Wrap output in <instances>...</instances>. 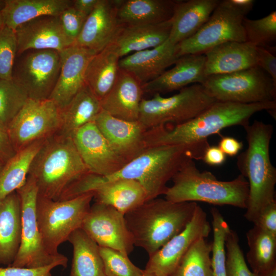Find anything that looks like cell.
Wrapping results in <instances>:
<instances>
[{
    "instance_id": "6da1fadb",
    "label": "cell",
    "mask_w": 276,
    "mask_h": 276,
    "mask_svg": "<svg viewBox=\"0 0 276 276\" xmlns=\"http://www.w3.org/2000/svg\"><path fill=\"white\" fill-rule=\"evenodd\" d=\"M208 142L188 145H162L147 147L139 155L127 163L118 171L107 176L89 173L67 190L71 199L91 192L97 187L118 179H132L144 187L148 200L164 195L171 180L188 160L202 159Z\"/></svg>"
},
{
    "instance_id": "7a4b0ae2",
    "label": "cell",
    "mask_w": 276,
    "mask_h": 276,
    "mask_svg": "<svg viewBox=\"0 0 276 276\" xmlns=\"http://www.w3.org/2000/svg\"><path fill=\"white\" fill-rule=\"evenodd\" d=\"M276 112V101L251 104L216 101L193 119L175 125H164L147 130L146 147L162 145H188L208 141L222 129L236 125L243 127L256 113Z\"/></svg>"
},
{
    "instance_id": "3957f363",
    "label": "cell",
    "mask_w": 276,
    "mask_h": 276,
    "mask_svg": "<svg viewBox=\"0 0 276 276\" xmlns=\"http://www.w3.org/2000/svg\"><path fill=\"white\" fill-rule=\"evenodd\" d=\"M197 205L157 197L127 213L125 220L134 245L152 255L186 227Z\"/></svg>"
},
{
    "instance_id": "277c9868",
    "label": "cell",
    "mask_w": 276,
    "mask_h": 276,
    "mask_svg": "<svg viewBox=\"0 0 276 276\" xmlns=\"http://www.w3.org/2000/svg\"><path fill=\"white\" fill-rule=\"evenodd\" d=\"M243 128L248 146L238 156L237 165L249 186L244 216L252 222L264 207L275 200L276 168L271 163L269 153L273 127L255 120Z\"/></svg>"
},
{
    "instance_id": "5b68a950",
    "label": "cell",
    "mask_w": 276,
    "mask_h": 276,
    "mask_svg": "<svg viewBox=\"0 0 276 276\" xmlns=\"http://www.w3.org/2000/svg\"><path fill=\"white\" fill-rule=\"evenodd\" d=\"M89 173L73 139L57 132L45 140L31 163L28 175L36 183L38 196L59 200L73 184Z\"/></svg>"
},
{
    "instance_id": "8992f818",
    "label": "cell",
    "mask_w": 276,
    "mask_h": 276,
    "mask_svg": "<svg viewBox=\"0 0 276 276\" xmlns=\"http://www.w3.org/2000/svg\"><path fill=\"white\" fill-rule=\"evenodd\" d=\"M165 198L174 202L201 201L246 209L249 193L247 179L242 175L229 181L218 180L211 172L200 171L194 160L186 162L171 179Z\"/></svg>"
},
{
    "instance_id": "52a82bcc",
    "label": "cell",
    "mask_w": 276,
    "mask_h": 276,
    "mask_svg": "<svg viewBox=\"0 0 276 276\" xmlns=\"http://www.w3.org/2000/svg\"><path fill=\"white\" fill-rule=\"evenodd\" d=\"M94 198L92 192L72 199L54 200L37 196L36 220L43 246L48 254L60 256L58 247L81 228Z\"/></svg>"
},
{
    "instance_id": "ba28073f",
    "label": "cell",
    "mask_w": 276,
    "mask_h": 276,
    "mask_svg": "<svg viewBox=\"0 0 276 276\" xmlns=\"http://www.w3.org/2000/svg\"><path fill=\"white\" fill-rule=\"evenodd\" d=\"M216 101L199 83L185 87L169 97L155 94L151 99L142 100L139 121L147 130L180 124L196 117Z\"/></svg>"
},
{
    "instance_id": "9c48e42d",
    "label": "cell",
    "mask_w": 276,
    "mask_h": 276,
    "mask_svg": "<svg viewBox=\"0 0 276 276\" xmlns=\"http://www.w3.org/2000/svg\"><path fill=\"white\" fill-rule=\"evenodd\" d=\"M249 12L243 0L220 1L200 29L176 45L178 56L204 54L214 46L227 41L245 42L242 22Z\"/></svg>"
},
{
    "instance_id": "30bf717a",
    "label": "cell",
    "mask_w": 276,
    "mask_h": 276,
    "mask_svg": "<svg viewBox=\"0 0 276 276\" xmlns=\"http://www.w3.org/2000/svg\"><path fill=\"white\" fill-rule=\"evenodd\" d=\"M201 84L217 101L251 104L276 101V84L258 66L210 75Z\"/></svg>"
},
{
    "instance_id": "8fae6325",
    "label": "cell",
    "mask_w": 276,
    "mask_h": 276,
    "mask_svg": "<svg viewBox=\"0 0 276 276\" xmlns=\"http://www.w3.org/2000/svg\"><path fill=\"white\" fill-rule=\"evenodd\" d=\"M16 191L21 203V242L16 258L10 266L37 268L57 263L66 268L68 263L66 256L51 255L43 246L36 220L38 189L34 180L28 175L24 184Z\"/></svg>"
},
{
    "instance_id": "7c38bea8",
    "label": "cell",
    "mask_w": 276,
    "mask_h": 276,
    "mask_svg": "<svg viewBox=\"0 0 276 276\" xmlns=\"http://www.w3.org/2000/svg\"><path fill=\"white\" fill-rule=\"evenodd\" d=\"M60 68V52L28 50L16 54L12 80L26 91L29 99H49L57 82Z\"/></svg>"
},
{
    "instance_id": "4fadbf2b",
    "label": "cell",
    "mask_w": 276,
    "mask_h": 276,
    "mask_svg": "<svg viewBox=\"0 0 276 276\" xmlns=\"http://www.w3.org/2000/svg\"><path fill=\"white\" fill-rule=\"evenodd\" d=\"M61 125L60 110L54 101L29 98L7 130L16 152L58 132Z\"/></svg>"
},
{
    "instance_id": "5bb4252c",
    "label": "cell",
    "mask_w": 276,
    "mask_h": 276,
    "mask_svg": "<svg viewBox=\"0 0 276 276\" xmlns=\"http://www.w3.org/2000/svg\"><path fill=\"white\" fill-rule=\"evenodd\" d=\"M211 231L206 214L197 205L190 222L152 255L144 271L156 276H172L190 247L200 238H206Z\"/></svg>"
},
{
    "instance_id": "9a60e30c",
    "label": "cell",
    "mask_w": 276,
    "mask_h": 276,
    "mask_svg": "<svg viewBox=\"0 0 276 276\" xmlns=\"http://www.w3.org/2000/svg\"><path fill=\"white\" fill-rule=\"evenodd\" d=\"M81 228L100 247L113 249L128 256L133 250V239L124 215L110 205L95 202Z\"/></svg>"
},
{
    "instance_id": "2e32d148",
    "label": "cell",
    "mask_w": 276,
    "mask_h": 276,
    "mask_svg": "<svg viewBox=\"0 0 276 276\" xmlns=\"http://www.w3.org/2000/svg\"><path fill=\"white\" fill-rule=\"evenodd\" d=\"M72 139L90 173L107 176L118 171L127 163L113 150L94 122L78 129Z\"/></svg>"
},
{
    "instance_id": "e0dca14e",
    "label": "cell",
    "mask_w": 276,
    "mask_h": 276,
    "mask_svg": "<svg viewBox=\"0 0 276 276\" xmlns=\"http://www.w3.org/2000/svg\"><path fill=\"white\" fill-rule=\"evenodd\" d=\"M95 51L73 44L60 52L61 68L55 87L49 99L60 110L65 107L85 83V73Z\"/></svg>"
},
{
    "instance_id": "ac0fdd59",
    "label": "cell",
    "mask_w": 276,
    "mask_h": 276,
    "mask_svg": "<svg viewBox=\"0 0 276 276\" xmlns=\"http://www.w3.org/2000/svg\"><path fill=\"white\" fill-rule=\"evenodd\" d=\"M122 0H99L74 44L98 53L113 40L121 24L117 13Z\"/></svg>"
},
{
    "instance_id": "d6986e66",
    "label": "cell",
    "mask_w": 276,
    "mask_h": 276,
    "mask_svg": "<svg viewBox=\"0 0 276 276\" xmlns=\"http://www.w3.org/2000/svg\"><path fill=\"white\" fill-rule=\"evenodd\" d=\"M94 122L113 150L127 163L146 148L147 130L139 121L120 119L102 110Z\"/></svg>"
},
{
    "instance_id": "ffe728a7",
    "label": "cell",
    "mask_w": 276,
    "mask_h": 276,
    "mask_svg": "<svg viewBox=\"0 0 276 276\" xmlns=\"http://www.w3.org/2000/svg\"><path fill=\"white\" fill-rule=\"evenodd\" d=\"M17 54L28 50L60 52L74 44L65 35L59 16L44 15L19 26L14 31Z\"/></svg>"
},
{
    "instance_id": "44dd1931",
    "label": "cell",
    "mask_w": 276,
    "mask_h": 276,
    "mask_svg": "<svg viewBox=\"0 0 276 276\" xmlns=\"http://www.w3.org/2000/svg\"><path fill=\"white\" fill-rule=\"evenodd\" d=\"M143 94L140 82L120 68L114 84L100 101L102 110L120 119L137 121Z\"/></svg>"
},
{
    "instance_id": "7402d4cb",
    "label": "cell",
    "mask_w": 276,
    "mask_h": 276,
    "mask_svg": "<svg viewBox=\"0 0 276 276\" xmlns=\"http://www.w3.org/2000/svg\"><path fill=\"white\" fill-rule=\"evenodd\" d=\"M176 45L168 39L163 44L120 58L119 67L131 73L142 84L150 82L174 64L179 58Z\"/></svg>"
},
{
    "instance_id": "603a6c76",
    "label": "cell",
    "mask_w": 276,
    "mask_h": 276,
    "mask_svg": "<svg viewBox=\"0 0 276 276\" xmlns=\"http://www.w3.org/2000/svg\"><path fill=\"white\" fill-rule=\"evenodd\" d=\"M205 56L204 54L180 56L174 66L156 79L142 85L144 93L154 95L180 90L190 84H201L204 74Z\"/></svg>"
},
{
    "instance_id": "cb8c5ba5",
    "label": "cell",
    "mask_w": 276,
    "mask_h": 276,
    "mask_svg": "<svg viewBox=\"0 0 276 276\" xmlns=\"http://www.w3.org/2000/svg\"><path fill=\"white\" fill-rule=\"evenodd\" d=\"M204 54L206 77L257 66V47L246 41L225 42L209 49Z\"/></svg>"
},
{
    "instance_id": "d4e9b609",
    "label": "cell",
    "mask_w": 276,
    "mask_h": 276,
    "mask_svg": "<svg viewBox=\"0 0 276 276\" xmlns=\"http://www.w3.org/2000/svg\"><path fill=\"white\" fill-rule=\"evenodd\" d=\"M171 28V19L155 25H122L109 45L121 58L163 44L169 38Z\"/></svg>"
},
{
    "instance_id": "484cf974",
    "label": "cell",
    "mask_w": 276,
    "mask_h": 276,
    "mask_svg": "<svg viewBox=\"0 0 276 276\" xmlns=\"http://www.w3.org/2000/svg\"><path fill=\"white\" fill-rule=\"evenodd\" d=\"M220 0L177 1L168 39L174 44L195 34L208 21Z\"/></svg>"
},
{
    "instance_id": "4316f807",
    "label": "cell",
    "mask_w": 276,
    "mask_h": 276,
    "mask_svg": "<svg viewBox=\"0 0 276 276\" xmlns=\"http://www.w3.org/2000/svg\"><path fill=\"white\" fill-rule=\"evenodd\" d=\"M21 235V203L15 191L0 202V264H12L19 250Z\"/></svg>"
},
{
    "instance_id": "83f0119b",
    "label": "cell",
    "mask_w": 276,
    "mask_h": 276,
    "mask_svg": "<svg viewBox=\"0 0 276 276\" xmlns=\"http://www.w3.org/2000/svg\"><path fill=\"white\" fill-rule=\"evenodd\" d=\"M0 11L3 25L14 31L20 25L44 15L59 16L72 0H4Z\"/></svg>"
},
{
    "instance_id": "f1b7e54d",
    "label": "cell",
    "mask_w": 276,
    "mask_h": 276,
    "mask_svg": "<svg viewBox=\"0 0 276 276\" xmlns=\"http://www.w3.org/2000/svg\"><path fill=\"white\" fill-rule=\"evenodd\" d=\"M91 192L95 202L110 205L124 215L148 200L144 187L132 179L107 182Z\"/></svg>"
},
{
    "instance_id": "f546056e",
    "label": "cell",
    "mask_w": 276,
    "mask_h": 276,
    "mask_svg": "<svg viewBox=\"0 0 276 276\" xmlns=\"http://www.w3.org/2000/svg\"><path fill=\"white\" fill-rule=\"evenodd\" d=\"M177 1L122 0L118 10L122 25H155L170 20Z\"/></svg>"
},
{
    "instance_id": "4dcf8cb0",
    "label": "cell",
    "mask_w": 276,
    "mask_h": 276,
    "mask_svg": "<svg viewBox=\"0 0 276 276\" xmlns=\"http://www.w3.org/2000/svg\"><path fill=\"white\" fill-rule=\"evenodd\" d=\"M102 110L100 101L85 83L68 104L60 110L59 133L71 137L85 125L94 122Z\"/></svg>"
},
{
    "instance_id": "1f68e13d",
    "label": "cell",
    "mask_w": 276,
    "mask_h": 276,
    "mask_svg": "<svg viewBox=\"0 0 276 276\" xmlns=\"http://www.w3.org/2000/svg\"><path fill=\"white\" fill-rule=\"evenodd\" d=\"M120 57L108 45L96 53L88 62L85 83L101 101L114 84L120 69Z\"/></svg>"
},
{
    "instance_id": "d6a6232c",
    "label": "cell",
    "mask_w": 276,
    "mask_h": 276,
    "mask_svg": "<svg viewBox=\"0 0 276 276\" xmlns=\"http://www.w3.org/2000/svg\"><path fill=\"white\" fill-rule=\"evenodd\" d=\"M67 241L73 249L69 276H107L99 246L82 228L74 231Z\"/></svg>"
},
{
    "instance_id": "836d02e7",
    "label": "cell",
    "mask_w": 276,
    "mask_h": 276,
    "mask_svg": "<svg viewBox=\"0 0 276 276\" xmlns=\"http://www.w3.org/2000/svg\"><path fill=\"white\" fill-rule=\"evenodd\" d=\"M46 139L16 151L0 168V202L24 184L31 163Z\"/></svg>"
},
{
    "instance_id": "e575fe53",
    "label": "cell",
    "mask_w": 276,
    "mask_h": 276,
    "mask_svg": "<svg viewBox=\"0 0 276 276\" xmlns=\"http://www.w3.org/2000/svg\"><path fill=\"white\" fill-rule=\"evenodd\" d=\"M246 259L251 271L259 276L276 267V237L256 226L248 230Z\"/></svg>"
},
{
    "instance_id": "d590c367",
    "label": "cell",
    "mask_w": 276,
    "mask_h": 276,
    "mask_svg": "<svg viewBox=\"0 0 276 276\" xmlns=\"http://www.w3.org/2000/svg\"><path fill=\"white\" fill-rule=\"evenodd\" d=\"M200 238L190 247L172 276H212V245Z\"/></svg>"
},
{
    "instance_id": "8d00e7d4",
    "label": "cell",
    "mask_w": 276,
    "mask_h": 276,
    "mask_svg": "<svg viewBox=\"0 0 276 276\" xmlns=\"http://www.w3.org/2000/svg\"><path fill=\"white\" fill-rule=\"evenodd\" d=\"M211 213L213 234L211 243L212 276H227L225 241L231 229L218 209L212 208Z\"/></svg>"
},
{
    "instance_id": "74e56055",
    "label": "cell",
    "mask_w": 276,
    "mask_h": 276,
    "mask_svg": "<svg viewBox=\"0 0 276 276\" xmlns=\"http://www.w3.org/2000/svg\"><path fill=\"white\" fill-rule=\"evenodd\" d=\"M28 99L26 91L12 79H0V123L7 128Z\"/></svg>"
},
{
    "instance_id": "f35d334b",
    "label": "cell",
    "mask_w": 276,
    "mask_h": 276,
    "mask_svg": "<svg viewBox=\"0 0 276 276\" xmlns=\"http://www.w3.org/2000/svg\"><path fill=\"white\" fill-rule=\"evenodd\" d=\"M242 25L246 42L256 47L269 48L276 40V11L258 19L243 18Z\"/></svg>"
},
{
    "instance_id": "ab89813d",
    "label": "cell",
    "mask_w": 276,
    "mask_h": 276,
    "mask_svg": "<svg viewBox=\"0 0 276 276\" xmlns=\"http://www.w3.org/2000/svg\"><path fill=\"white\" fill-rule=\"evenodd\" d=\"M99 251L107 276H143L144 270L136 266L128 255L100 246Z\"/></svg>"
},
{
    "instance_id": "60d3db41",
    "label": "cell",
    "mask_w": 276,
    "mask_h": 276,
    "mask_svg": "<svg viewBox=\"0 0 276 276\" xmlns=\"http://www.w3.org/2000/svg\"><path fill=\"white\" fill-rule=\"evenodd\" d=\"M227 276H259L248 268L237 233L231 229L225 241Z\"/></svg>"
},
{
    "instance_id": "b9f144b4",
    "label": "cell",
    "mask_w": 276,
    "mask_h": 276,
    "mask_svg": "<svg viewBox=\"0 0 276 276\" xmlns=\"http://www.w3.org/2000/svg\"><path fill=\"white\" fill-rule=\"evenodd\" d=\"M16 54L15 32L3 26L0 31V79H12V70Z\"/></svg>"
},
{
    "instance_id": "7bdbcfd3",
    "label": "cell",
    "mask_w": 276,
    "mask_h": 276,
    "mask_svg": "<svg viewBox=\"0 0 276 276\" xmlns=\"http://www.w3.org/2000/svg\"><path fill=\"white\" fill-rule=\"evenodd\" d=\"M88 16L73 6L65 9L59 15L62 28L67 37L75 43Z\"/></svg>"
},
{
    "instance_id": "ee69618b",
    "label": "cell",
    "mask_w": 276,
    "mask_h": 276,
    "mask_svg": "<svg viewBox=\"0 0 276 276\" xmlns=\"http://www.w3.org/2000/svg\"><path fill=\"white\" fill-rule=\"evenodd\" d=\"M254 226L276 237V201L264 207L252 221Z\"/></svg>"
},
{
    "instance_id": "f6af8a7d",
    "label": "cell",
    "mask_w": 276,
    "mask_h": 276,
    "mask_svg": "<svg viewBox=\"0 0 276 276\" xmlns=\"http://www.w3.org/2000/svg\"><path fill=\"white\" fill-rule=\"evenodd\" d=\"M59 266L57 263L37 268H28L9 266L0 267V276H52V270Z\"/></svg>"
},
{
    "instance_id": "bcb514c9",
    "label": "cell",
    "mask_w": 276,
    "mask_h": 276,
    "mask_svg": "<svg viewBox=\"0 0 276 276\" xmlns=\"http://www.w3.org/2000/svg\"><path fill=\"white\" fill-rule=\"evenodd\" d=\"M257 66L263 70L276 84V57L269 49L257 47Z\"/></svg>"
},
{
    "instance_id": "7dc6e473",
    "label": "cell",
    "mask_w": 276,
    "mask_h": 276,
    "mask_svg": "<svg viewBox=\"0 0 276 276\" xmlns=\"http://www.w3.org/2000/svg\"><path fill=\"white\" fill-rule=\"evenodd\" d=\"M226 155L218 146H209L205 150L202 159L211 166L222 165L225 162Z\"/></svg>"
},
{
    "instance_id": "c3c4849f",
    "label": "cell",
    "mask_w": 276,
    "mask_h": 276,
    "mask_svg": "<svg viewBox=\"0 0 276 276\" xmlns=\"http://www.w3.org/2000/svg\"><path fill=\"white\" fill-rule=\"evenodd\" d=\"M15 153L16 151L11 144L6 127L0 123V158L6 162Z\"/></svg>"
},
{
    "instance_id": "681fc988",
    "label": "cell",
    "mask_w": 276,
    "mask_h": 276,
    "mask_svg": "<svg viewBox=\"0 0 276 276\" xmlns=\"http://www.w3.org/2000/svg\"><path fill=\"white\" fill-rule=\"evenodd\" d=\"M218 146L226 155L234 156L242 149L243 144L233 137L225 136L221 137Z\"/></svg>"
},
{
    "instance_id": "f907efd6",
    "label": "cell",
    "mask_w": 276,
    "mask_h": 276,
    "mask_svg": "<svg viewBox=\"0 0 276 276\" xmlns=\"http://www.w3.org/2000/svg\"><path fill=\"white\" fill-rule=\"evenodd\" d=\"M99 0H74L73 7L88 16L93 11Z\"/></svg>"
},
{
    "instance_id": "816d5d0a",
    "label": "cell",
    "mask_w": 276,
    "mask_h": 276,
    "mask_svg": "<svg viewBox=\"0 0 276 276\" xmlns=\"http://www.w3.org/2000/svg\"><path fill=\"white\" fill-rule=\"evenodd\" d=\"M260 276H276V267Z\"/></svg>"
},
{
    "instance_id": "f5cc1de1",
    "label": "cell",
    "mask_w": 276,
    "mask_h": 276,
    "mask_svg": "<svg viewBox=\"0 0 276 276\" xmlns=\"http://www.w3.org/2000/svg\"><path fill=\"white\" fill-rule=\"evenodd\" d=\"M5 6L4 0H0V11L4 8Z\"/></svg>"
},
{
    "instance_id": "db71d44e",
    "label": "cell",
    "mask_w": 276,
    "mask_h": 276,
    "mask_svg": "<svg viewBox=\"0 0 276 276\" xmlns=\"http://www.w3.org/2000/svg\"><path fill=\"white\" fill-rule=\"evenodd\" d=\"M143 276H156V275L152 273L146 272L144 270V273H143Z\"/></svg>"
},
{
    "instance_id": "11a10c76",
    "label": "cell",
    "mask_w": 276,
    "mask_h": 276,
    "mask_svg": "<svg viewBox=\"0 0 276 276\" xmlns=\"http://www.w3.org/2000/svg\"><path fill=\"white\" fill-rule=\"evenodd\" d=\"M3 26H4L3 25V22L1 14V13H0V31H1V29H2V28L3 27Z\"/></svg>"
},
{
    "instance_id": "9f6ffc18",
    "label": "cell",
    "mask_w": 276,
    "mask_h": 276,
    "mask_svg": "<svg viewBox=\"0 0 276 276\" xmlns=\"http://www.w3.org/2000/svg\"><path fill=\"white\" fill-rule=\"evenodd\" d=\"M5 163V162L4 160L0 158V168L2 167Z\"/></svg>"
}]
</instances>
